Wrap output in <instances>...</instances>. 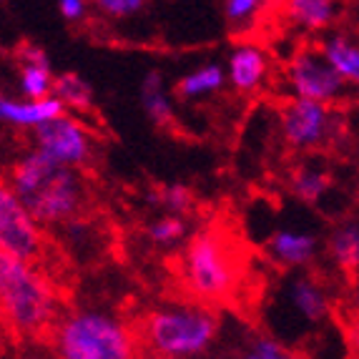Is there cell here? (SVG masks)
<instances>
[{"instance_id": "5bb4252c", "label": "cell", "mask_w": 359, "mask_h": 359, "mask_svg": "<svg viewBox=\"0 0 359 359\" xmlns=\"http://www.w3.org/2000/svg\"><path fill=\"white\" fill-rule=\"evenodd\" d=\"M324 63L337 73L347 86H354L359 81V48L354 38L344 30H332L324 36L317 46Z\"/></svg>"}, {"instance_id": "44dd1931", "label": "cell", "mask_w": 359, "mask_h": 359, "mask_svg": "<svg viewBox=\"0 0 359 359\" xmlns=\"http://www.w3.org/2000/svg\"><path fill=\"white\" fill-rule=\"evenodd\" d=\"M330 257L341 271H354L359 264V226L354 219L330 233Z\"/></svg>"}, {"instance_id": "7c38bea8", "label": "cell", "mask_w": 359, "mask_h": 359, "mask_svg": "<svg viewBox=\"0 0 359 359\" xmlns=\"http://www.w3.org/2000/svg\"><path fill=\"white\" fill-rule=\"evenodd\" d=\"M269 257L287 269H299L314 262L319 252L317 233L304 231V229H276L269 236Z\"/></svg>"}, {"instance_id": "30bf717a", "label": "cell", "mask_w": 359, "mask_h": 359, "mask_svg": "<svg viewBox=\"0 0 359 359\" xmlns=\"http://www.w3.org/2000/svg\"><path fill=\"white\" fill-rule=\"evenodd\" d=\"M226 81L239 93H254L269 78V55L254 43H241L229 53V63L224 68Z\"/></svg>"}, {"instance_id": "9a60e30c", "label": "cell", "mask_w": 359, "mask_h": 359, "mask_svg": "<svg viewBox=\"0 0 359 359\" xmlns=\"http://www.w3.org/2000/svg\"><path fill=\"white\" fill-rule=\"evenodd\" d=\"M287 297H289L292 309L309 324L322 322V319H327V314H330V297H327V292H324L314 279H309V276L292 279Z\"/></svg>"}, {"instance_id": "3957f363", "label": "cell", "mask_w": 359, "mask_h": 359, "mask_svg": "<svg viewBox=\"0 0 359 359\" xmlns=\"http://www.w3.org/2000/svg\"><path fill=\"white\" fill-rule=\"evenodd\" d=\"M181 279L194 299L229 302L244 279V257L236 241L219 226L198 229L181 252Z\"/></svg>"}, {"instance_id": "ac0fdd59", "label": "cell", "mask_w": 359, "mask_h": 359, "mask_svg": "<svg viewBox=\"0 0 359 359\" xmlns=\"http://www.w3.org/2000/svg\"><path fill=\"white\" fill-rule=\"evenodd\" d=\"M287 18L302 30H324L337 20L339 6L332 0H292L284 6Z\"/></svg>"}, {"instance_id": "6da1fadb", "label": "cell", "mask_w": 359, "mask_h": 359, "mask_svg": "<svg viewBox=\"0 0 359 359\" xmlns=\"http://www.w3.org/2000/svg\"><path fill=\"white\" fill-rule=\"evenodd\" d=\"M6 181L41 229H60L83 216L88 191L81 171L58 166L41 151L20 156Z\"/></svg>"}, {"instance_id": "e0dca14e", "label": "cell", "mask_w": 359, "mask_h": 359, "mask_svg": "<svg viewBox=\"0 0 359 359\" xmlns=\"http://www.w3.org/2000/svg\"><path fill=\"white\" fill-rule=\"evenodd\" d=\"M226 86V73L219 63H204V66L194 68L191 73H186L176 83V96L181 101H194V98H204Z\"/></svg>"}, {"instance_id": "ba28073f", "label": "cell", "mask_w": 359, "mask_h": 359, "mask_svg": "<svg viewBox=\"0 0 359 359\" xmlns=\"http://www.w3.org/2000/svg\"><path fill=\"white\" fill-rule=\"evenodd\" d=\"M287 81L292 96L302 101H314L334 108L347 96V83L324 63L317 46H304L289 58Z\"/></svg>"}, {"instance_id": "484cf974", "label": "cell", "mask_w": 359, "mask_h": 359, "mask_svg": "<svg viewBox=\"0 0 359 359\" xmlns=\"http://www.w3.org/2000/svg\"><path fill=\"white\" fill-rule=\"evenodd\" d=\"M244 359H297V357L276 339H266L264 337V339H257L252 347L246 349Z\"/></svg>"}, {"instance_id": "4316f807", "label": "cell", "mask_w": 359, "mask_h": 359, "mask_svg": "<svg viewBox=\"0 0 359 359\" xmlns=\"http://www.w3.org/2000/svg\"><path fill=\"white\" fill-rule=\"evenodd\" d=\"M90 3L88 0H60L58 3V13L60 18L66 23H83L88 18Z\"/></svg>"}, {"instance_id": "5b68a950", "label": "cell", "mask_w": 359, "mask_h": 359, "mask_svg": "<svg viewBox=\"0 0 359 359\" xmlns=\"http://www.w3.org/2000/svg\"><path fill=\"white\" fill-rule=\"evenodd\" d=\"M219 319L204 304H168L149 311L141 341L158 359H194L214 344Z\"/></svg>"}, {"instance_id": "8992f818", "label": "cell", "mask_w": 359, "mask_h": 359, "mask_svg": "<svg viewBox=\"0 0 359 359\" xmlns=\"http://www.w3.org/2000/svg\"><path fill=\"white\" fill-rule=\"evenodd\" d=\"M0 254L41 266L46 262V231L33 222L11 184L0 176Z\"/></svg>"}, {"instance_id": "603a6c76", "label": "cell", "mask_w": 359, "mask_h": 359, "mask_svg": "<svg viewBox=\"0 0 359 359\" xmlns=\"http://www.w3.org/2000/svg\"><path fill=\"white\" fill-rule=\"evenodd\" d=\"M151 201L168 211V216H181L194 206V194L186 184H166L158 194H151Z\"/></svg>"}, {"instance_id": "7402d4cb", "label": "cell", "mask_w": 359, "mask_h": 359, "mask_svg": "<svg viewBox=\"0 0 359 359\" xmlns=\"http://www.w3.org/2000/svg\"><path fill=\"white\" fill-rule=\"evenodd\" d=\"M146 236H149L151 244L168 249V246H176V244H181V241H186V236H189V224H186V219H181V216H161V219H156L154 224H149Z\"/></svg>"}, {"instance_id": "9c48e42d", "label": "cell", "mask_w": 359, "mask_h": 359, "mask_svg": "<svg viewBox=\"0 0 359 359\" xmlns=\"http://www.w3.org/2000/svg\"><path fill=\"white\" fill-rule=\"evenodd\" d=\"M33 149L58 166L81 171L93 158V136L73 116L63 114L33 131Z\"/></svg>"}, {"instance_id": "4fadbf2b", "label": "cell", "mask_w": 359, "mask_h": 359, "mask_svg": "<svg viewBox=\"0 0 359 359\" xmlns=\"http://www.w3.org/2000/svg\"><path fill=\"white\" fill-rule=\"evenodd\" d=\"M63 106L55 98H46V101H15L0 93V123L13 128H30L36 131L38 126L48 123V121L63 116Z\"/></svg>"}, {"instance_id": "7a4b0ae2", "label": "cell", "mask_w": 359, "mask_h": 359, "mask_svg": "<svg viewBox=\"0 0 359 359\" xmlns=\"http://www.w3.org/2000/svg\"><path fill=\"white\" fill-rule=\"evenodd\" d=\"M58 317V292L41 266L0 254V327L15 337H41Z\"/></svg>"}, {"instance_id": "d4e9b609", "label": "cell", "mask_w": 359, "mask_h": 359, "mask_svg": "<svg viewBox=\"0 0 359 359\" xmlns=\"http://www.w3.org/2000/svg\"><path fill=\"white\" fill-rule=\"evenodd\" d=\"M222 11L229 23L244 28V25H249L257 18L259 11H264V3L262 0H226L222 6Z\"/></svg>"}, {"instance_id": "d6986e66", "label": "cell", "mask_w": 359, "mask_h": 359, "mask_svg": "<svg viewBox=\"0 0 359 359\" xmlns=\"http://www.w3.org/2000/svg\"><path fill=\"white\" fill-rule=\"evenodd\" d=\"M289 186H292V194L299 201L317 204L319 198L330 191L332 174L324 166H319V163H302V166H297L292 171Z\"/></svg>"}, {"instance_id": "83f0119b", "label": "cell", "mask_w": 359, "mask_h": 359, "mask_svg": "<svg viewBox=\"0 0 359 359\" xmlns=\"http://www.w3.org/2000/svg\"><path fill=\"white\" fill-rule=\"evenodd\" d=\"M3 341H6V330L0 327V349H3Z\"/></svg>"}, {"instance_id": "ffe728a7", "label": "cell", "mask_w": 359, "mask_h": 359, "mask_svg": "<svg viewBox=\"0 0 359 359\" xmlns=\"http://www.w3.org/2000/svg\"><path fill=\"white\" fill-rule=\"evenodd\" d=\"M141 106L146 108V114L151 116L154 123L158 126H168L174 121V103L166 93V83L158 71H151L141 83Z\"/></svg>"}, {"instance_id": "8fae6325", "label": "cell", "mask_w": 359, "mask_h": 359, "mask_svg": "<svg viewBox=\"0 0 359 359\" xmlns=\"http://www.w3.org/2000/svg\"><path fill=\"white\" fill-rule=\"evenodd\" d=\"M18 86L25 101H46L50 98L53 88V68H50L48 53L33 43H25L18 48Z\"/></svg>"}, {"instance_id": "cb8c5ba5", "label": "cell", "mask_w": 359, "mask_h": 359, "mask_svg": "<svg viewBox=\"0 0 359 359\" xmlns=\"http://www.w3.org/2000/svg\"><path fill=\"white\" fill-rule=\"evenodd\" d=\"M90 8H96L103 18L111 20H126L138 15L141 11H146V0H93Z\"/></svg>"}, {"instance_id": "52a82bcc", "label": "cell", "mask_w": 359, "mask_h": 359, "mask_svg": "<svg viewBox=\"0 0 359 359\" xmlns=\"http://www.w3.org/2000/svg\"><path fill=\"white\" fill-rule=\"evenodd\" d=\"M279 126L289 149L306 154V151L327 149L334 141L339 118L332 106L292 98L279 114Z\"/></svg>"}, {"instance_id": "2e32d148", "label": "cell", "mask_w": 359, "mask_h": 359, "mask_svg": "<svg viewBox=\"0 0 359 359\" xmlns=\"http://www.w3.org/2000/svg\"><path fill=\"white\" fill-rule=\"evenodd\" d=\"M50 98L63 106V111H76V114H86L93 106V88L83 76L68 71L53 76V88H50Z\"/></svg>"}, {"instance_id": "277c9868", "label": "cell", "mask_w": 359, "mask_h": 359, "mask_svg": "<svg viewBox=\"0 0 359 359\" xmlns=\"http://www.w3.org/2000/svg\"><path fill=\"white\" fill-rule=\"evenodd\" d=\"M55 359H138V337L106 309H73L50 330Z\"/></svg>"}, {"instance_id": "f1b7e54d", "label": "cell", "mask_w": 359, "mask_h": 359, "mask_svg": "<svg viewBox=\"0 0 359 359\" xmlns=\"http://www.w3.org/2000/svg\"><path fill=\"white\" fill-rule=\"evenodd\" d=\"M25 359H41V357H25Z\"/></svg>"}]
</instances>
